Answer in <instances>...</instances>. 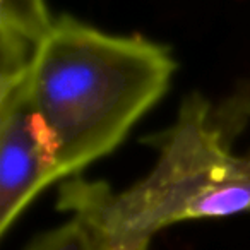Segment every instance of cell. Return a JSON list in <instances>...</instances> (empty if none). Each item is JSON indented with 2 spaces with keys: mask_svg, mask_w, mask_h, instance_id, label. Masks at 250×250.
Returning <instances> with one entry per match:
<instances>
[{
  "mask_svg": "<svg viewBox=\"0 0 250 250\" xmlns=\"http://www.w3.org/2000/svg\"><path fill=\"white\" fill-rule=\"evenodd\" d=\"M26 250H111V247L93 223L74 214L70 221L35 238Z\"/></svg>",
  "mask_w": 250,
  "mask_h": 250,
  "instance_id": "obj_5",
  "label": "cell"
},
{
  "mask_svg": "<svg viewBox=\"0 0 250 250\" xmlns=\"http://www.w3.org/2000/svg\"><path fill=\"white\" fill-rule=\"evenodd\" d=\"M177 67L163 43L55 18L35 46L29 87L62 180L113 153L167 94Z\"/></svg>",
  "mask_w": 250,
  "mask_h": 250,
  "instance_id": "obj_1",
  "label": "cell"
},
{
  "mask_svg": "<svg viewBox=\"0 0 250 250\" xmlns=\"http://www.w3.org/2000/svg\"><path fill=\"white\" fill-rule=\"evenodd\" d=\"M249 101L214 106L199 93L182 100L177 118L154 139L158 160L129 188L115 192L79 175L60 187V208L91 221L111 250H147L153 235L190 219L250 212V151H231Z\"/></svg>",
  "mask_w": 250,
  "mask_h": 250,
  "instance_id": "obj_2",
  "label": "cell"
},
{
  "mask_svg": "<svg viewBox=\"0 0 250 250\" xmlns=\"http://www.w3.org/2000/svg\"><path fill=\"white\" fill-rule=\"evenodd\" d=\"M53 21L46 0H0V33L14 35L36 46Z\"/></svg>",
  "mask_w": 250,
  "mask_h": 250,
  "instance_id": "obj_4",
  "label": "cell"
},
{
  "mask_svg": "<svg viewBox=\"0 0 250 250\" xmlns=\"http://www.w3.org/2000/svg\"><path fill=\"white\" fill-rule=\"evenodd\" d=\"M59 180L55 147L31 96L29 69L0 79V233Z\"/></svg>",
  "mask_w": 250,
  "mask_h": 250,
  "instance_id": "obj_3",
  "label": "cell"
}]
</instances>
